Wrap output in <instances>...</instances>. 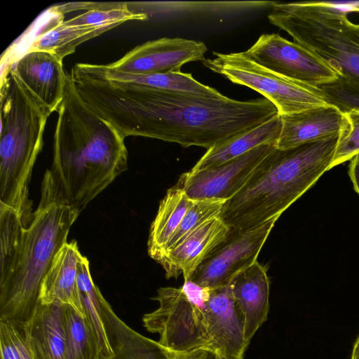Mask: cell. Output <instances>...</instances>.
<instances>
[{
	"label": "cell",
	"instance_id": "obj_1",
	"mask_svg": "<svg viewBox=\"0 0 359 359\" xmlns=\"http://www.w3.org/2000/svg\"><path fill=\"white\" fill-rule=\"evenodd\" d=\"M69 76L81 98L125 137L140 136L208 149L278 115L266 98L240 101L109 80L76 64Z\"/></svg>",
	"mask_w": 359,
	"mask_h": 359
},
{
	"label": "cell",
	"instance_id": "obj_2",
	"mask_svg": "<svg viewBox=\"0 0 359 359\" xmlns=\"http://www.w3.org/2000/svg\"><path fill=\"white\" fill-rule=\"evenodd\" d=\"M79 214L59 200L47 172L27 225L15 211L0 206V319L31 320L43 280Z\"/></svg>",
	"mask_w": 359,
	"mask_h": 359
},
{
	"label": "cell",
	"instance_id": "obj_3",
	"mask_svg": "<svg viewBox=\"0 0 359 359\" xmlns=\"http://www.w3.org/2000/svg\"><path fill=\"white\" fill-rule=\"evenodd\" d=\"M57 111L46 172L57 197L80 213L127 170L126 137L81 98L69 74Z\"/></svg>",
	"mask_w": 359,
	"mask_h": 359
},
{
	"label": "cell",
	"instance_id": "obj_4",
	"mask_svg": "<svg viewBox=\"0 0 359 359\" xmlns=\"http://www.w3.org/2000/svg\"><path fill=\"white\" fill-rule=\"evenodd\" d=\"M338 135L288 149L275 148L226 201L219 217L230 228L248 230L278 218L330 170Z\"/></svg>",
	"mask_w": 359,
	"mask_h": 359
},
{
	"label": "cell",
	"instance_id": "obj_5",
	"mask_svg": "<svg viewBox=\"0 0 359 359\" xmlns=\"http://www.w3.org/2000/svg\"><path fill=\"white\" fill-rule=\"evenodd\" d=\"M0 95V206L27 224L33 214L29 185L52 113L9 66L1 72Z\"/></svg>",
	"mask_w": 359,
	"mask_h": 359
},
{
	"label": "cell",
	"instance_id": "obj_6",
	"mask_svg": "<svg viewBox=\"0 0 359 359\" xmlns=\"http://www.w3.org/2000/svg\"><path fill=\"white\" fill-rule=\"evenodd\" d=\"M348 11L332 2H275L268 20L327 64L338 76L332 83L359 95V24Z\"/></svg>",
	"mask_w": 359,
	"mask_h": 359
},
{
	"label": "cell",
	"instance_id": "obj_7",
	"mask_svg": "<svg viewBox=\"0 0 359 359\" xmlns=\"http://www.w3.org/2000/svg\"><path fill=\"white\" fill-rule=\"evenodd\" d=\"M213 55L215 58L202 61L205 67L236 84L259 93L276 106L280 116L328 104L318 88L276 74L252 61L244 52L228 54L213 52Z\"/></svg>",
	"mask_w": 359,
	"mask_h": 359
},
{
	"label": "cell",
	"instance_id": "obj_8",
	"mask_svg": "<svg viewBox=\"0 0 359 359\" xmlns=\"http://www.w3.org/2000/svg\"><path fill=\"white\" fill-rule=\"evenodd\" d=\"M152 299L159 306L144 314L142 323L147 331L159 335L161 345L179 352L207 350L215 354L203 300L172 287H160Z\"/></svg>",
	"mask_w": 359,
	"mask_h": 359
},
{
	"label": "cell",
	"instance_id": "obj_9",
	"mask_svg": "<svg viewBox=\"0 0 359 359\" xmlns=\"http://www.w3.org/2000/svg\"><path fill=\"white\" fill-rule=\"evenodd\" d=\"M277 219L248 230L229 228L224 240L205 257L189 281L208 288L229 285L236 274L257 261Z\"/></svg>",
	"mask_w": 359,
	"mask_h": 359
},
{
	"label": "cell",
	"instance_id": "obj_10",
	"mask_svg": "<svg viewBox=\"0 0 359 359\" xmlns=\"http://www.w3.org/2000/svg\"><path fill=\"white\" fill-rule=\"evenodd\" d=\"M244 53L257 64L297 83L318 88L337 79L336 72L302 45L278 34H264Z\"/></svg>",
	"mask_w": 359,
	"mask_h": 359
},
{
	"label": "cell",
	"instance_id": "obj_11",
	"mask_svg": "<svg viewBox=\"0 0 359 359\" xmlns=\"http://www.w3.org/2000/svg\"><path fill=\"white\" fill-rule=\"evenodd\" d=\"M273 144L259 146L227 162L181 175L177 187L191 200H221L233 197L247 183Z\"/></svg>",
	"mask_w": 359,
	"mask_h": 359
},
{
	"label": "cell",
	"instance_id": "obj_12",
	"mask_svg": "<svg viewBox=\"0 0 359 359\" xmlns=\"http://www.w3.org/2000/svg\"><path fill=\"white\" fill-rule=\"evenodd\" d=\"M207 50L205 44L200 41L161 38L138 45L119 60L106 65L132 74L177 73L187 62L203 61Z\"/></svg>",
	"mask_w": 359,
	"mask_h": 359
},
{
	"label": "cell",
	"instance_id": "obj_13",
	"mask_svg": "<svg viewBox=\"0 0 359 359\" xmlns=\"http://www.w3.org/2000/svg\"><path fill=\"white\" fill-rule=\"evenodd\" d=\"M203 301L215 354L222 359H243L249 344L230 285L203 287Z\"/></svg>",
	"mask_w": 359,
	"mask_h": 359
},
{
	"label": "cell",
	"instance_id": "obj_14",
	"mask_svg": "<svg viewBox=\"0 0 359 359\" xmlns=\"http://www.w3.org/2000/svg\"><path fill=\"white\" fill-rule=\"evenodd\" d=\"M100 313L112 352V356L107 359H222L207 350L175 351L140 334L115 313L103 296Z\"/></svg>",
	"mask_w": 359,
	"mask_h": 359
},
{
	"label": "cell",
	"instance_id": "obj_15",
	"mask_svg": "<svg viewBox=\"0 0 359 359\" xmlns=\"http://www.w3.org/2000/svg\"><path fill=\"white\" fill-rule=\"evenodd\" d=\"M62 61L52 53L32 50L25 53L8 66L53 113L57 111L65 90L67 74L64 70Z\"/></svg>",
	"mask_w": 359,
	"mask_h": 359
},
{
	"label": "cell",
	"instance_id": "obj_16",
	"mask_svg": "<svg viewBox=\"0 0 359 359\" xmlns=\"http://www.w3.org/2000/svg\"><path fill=\"white\" fill-rule=\"evenodd\" d=\"M235 304L243 323L248 344L267 320L269 280L267 269L257 261L236 274L229 283Z\"/></svg>",
	"mask_w": 359,
	"mask_h": 359
},
{
	"label": "cell",
	"instance_id": "obj_17",
	"mask_svg": "<svg viewBox=\"0 0 359 359\" xmlns=\"http://www.w3.org/2000/svg\"><path fill=\"white\" fill-rule=\"evenodd\" d=\"M229 227L219 217H213L170 250L158 262L166 278L183 275L189 281L205 257L226 237Z\"/></svg>",
	"mask_w": 359,
	"mask_h": 359
},
{
	"label": "cell",
	"instance_id": "obj_18",
	"mask_svg": "<svg viewBox=\"0 0 359 359\" xmlns=\"http://www.w3.org/2000/svg\"><path fill=\"white\" fill-rule=\"evenodd\" d=\"M280 116L282 128L276 147L283 149L338 135L343 112L327 104Z\"/></svg>",
	"mask_w": 359,
	"mask_h": 359
},
{
	"label": "cell",
	"instance_id": "obj_19",
	"mask_svg": "<svg viewBox=\"0 0 359 359\" xmlns=\"http://www.w3.org/2000/svg\"><path fill=\"white\" fill-rule=\"evenodd\" d=\"M81 255L76 241L61 248L41 283L39 304L69 305L84 317L76 283Z\"/></svg>",
	"mask_w": 359,
	"mask_h": 359
},
{
	"label": "cell",
	"instance_id": "obj_20",
	"mask_svg": "<svg viewBox=\"0 0 359 359\" xmlns=\"http://www.w3.org/2000/svg\"><path fill=\"white\" fill-rule=\"evenodd\" d=\"M46 13L48 16L47 23L28 40L21 55L29 51L43 50L52 53L63 60L74 53L81 43L121 25L113 23L99 26H67L63 23V15L51 8Z\"/></svg>",
	"mask_w": 359,
	"mask_h": 359
},
{
	"label": "cell",
	"instance_id": "obj_21",
	"mask_svg": "<svg viewBox=\"0 0 359 359\" xmlns=\"http://www.w3.org/2000/svg\"><path fill=\"white\" fill-rule=\"evenodd\" d=\"M62 307L63 304L57 303L39 304L25 324L33 359H68Z\"/></svg>",
	"mask_w": 359,
	"mask_h": 359
},
{
	"label": "cell",
	"instance_id": "obj_22",
	"mask_svg": "<svg viewBox=\"0 0 359 359\" xmlns=\"http://www.w3.org/2000/svg\"><path fill=\"white\" fill-rule=\"evenodd\" d=\"M281 128V116L278 114L255 128L210 148L191 170H199L227 162L261 145L273 144L276 147Z\"/></svg>",
	"mask_w": 359,
	"mask_h": 359
},
{
	"label": "cell",
	"instance_id": "obj_23",
	"mask_svg": "<svg viewBox=\"0 0 359 359\" xmlns=\"http://www.w3.org/2000/svg\"><path fill=\"white\" fill-rule=\"evenodd\" d=\"M181 188H170L161 201L149 230L147 242L149 256L158 263L164 257L167 244L193 204Z\"/></svg>",
	"mask_w": 359,
	"mask_h": 359
},
{
	"label": "cell",
	"instance_id": "obj_24",
	"mask_svg": "<svg viewBox=\"0 0 359 359\" xmlns=\"http://www.w3.org/2000/svg\"><path fill=\"white\" fill-rule=\"evenodd\" d=\"M88 71L109 80L140 84L150 88L185 92L203 95H219L216 89L196 81L191 74L163 73L150 74H132L119 72L106 65L81 63Z\"/></svg>",
	"mask_w": 359,
	"mask_h": 359
},
{
	"label": "cell",
	"instance_id": "obj_25",
	"mask_svg": "<svg viewBox=\"0 0 359 359\" xmlns=\"http://www.w3.org/2000/svg\"><path fill=\"white\" fill-rule=\"evenodd\" d=\"M77 287L84 318L90 327L98 346V359L112 356L100 313L102 293L94 283L90 271L89 261L81 255L77 269Z\"/></svg>",
	"mask_w": 359,
	"mask_h": 359
},
{
	"label": "cell",
	"instance_id": "obj_26",
	"mask_svg": "<svg viewBox=\"0 0 359 359\" xmlns=\"http://www.w3.org/2000/svg\"><path fill=\"white\" fill-rule=\"evenodd\" d=\"M65 336L68 359H98V346L85 318L63 304Z\"/></svg>",
	"mask_w": 359,
	"mask_h": 359
},
{
	"label": "cell",
	"instance_id": "obj_27",
	"mask_svg": "<svg viewBox=\"0 0 359 359\" xmlns=\"http://www.w3.org/2000/svg\"><path fill=\"white\" fill-rule=\"evenodd\" d=\"M147 19V14L133 11L126 3H101L97 8L88 10L69 20H64L63 23L67 26H99Z\"/></svg>",
	"mask_w": 359,
	"mask_h": 359
},
{
	"label": "cell",
	"instance_id": "obj_28",
	"mask_svg": "<svg viewBox=\"0 0 359 359\" xmlns=\"http://www.w3.org/2000/svg\"><path fill=\"white\" fill-rule=\"evenodd\" d=\"M225 202L221 200H194L193 204L167 244L164 257L207 221L219 217Z\"/></svg>",
	"mask_w": 359,
	"mask_h": 359
},
{
	"label": "cell",
	"instance_id": "obj_29",
	"mask_svg": "<svg viewBox=\"0 0 359 359\" xmlns=\"http://www.w3.org/2000/svg\"><path fill=\"white\" fill-rule=\"evenodd\" d=\"M0 358L33 359L27 344L25 324L0 319Z\"/></svg>",
	"mask_w": 359,
	"mask_h": 359
},
{
	"label": "cell",
	"instance_id": "obj_30",
	"mask_svg": "<svg viewBox=\"0 0 359 359\" xmlns=\"http://www.w3.org/2000/svg\"><path fill=\"white\" fill-rule=\"evenodd\" d=\"M359 153V111L343 113L338 140L330 169L351 160Z\"/></svg>",
	"mask_w": 359,
	"mask_h": 359
},
{
	"label": "cell",
	"instance_id": "obj_31",
	"mask_svg": "<svg viewBox=\"0 0 359 359\" xmlns=\"http://www.w3.org/2000/svg\"><path fill=\"white\" fill-rule=\"evenodd\" d=\"M326 102L341 112L359 111V95L345 91L333 83L318 87Z\"/></svg>",
	"mask_w": 359,
	"mask_h": 359
},
{
	"label": "cell",
	"instance_id": "obj_32",
	"mask_svg": "<svg viewBox=\"0 0 359 359\" xmlns=\"http://www.w3.org/2000/svg\"><path fill=\"white\" fill-rule=\"evenodd\" d=\"M348 174L355 191L359 194V153L350 160Z\"/></svg>",
	"mask_w": 359,
	"mask_h": 359
},
{
	"label": "cell",
	"instance_id": "obj_33",
	"mask_svg": "<svg viewBox=\"0 0 359 359\" xmlns=\"http://www.w3.org/2000/svg\"><path fill=\"white\" fill-rule=\"evenodd\" d=\"M351 359H359V336L354 343Z\"/></svg>",
	"mask_w": 359,
	"mask_h": 359
}]
</instances>
